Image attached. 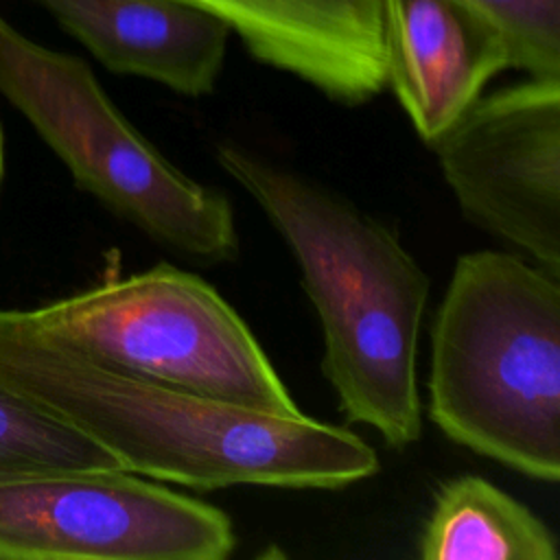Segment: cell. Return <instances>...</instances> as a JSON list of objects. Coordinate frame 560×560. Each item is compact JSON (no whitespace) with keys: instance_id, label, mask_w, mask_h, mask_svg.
I'll return each mask as SVG.
<instances>
[{"instance_id":"obj_1","label":"cell","mask_w":560,"mask_h":560,"mask_svg":"<svg viewBox=\"0 0 560 560\" xmlns=\"http://www.w3.org/2000/svg\"><path fill=\"white\" fill-rule=\"evenodd\" d=\"M0 381L107 448L125 470L201 490L341 488L378 470L346 427L271 413L103 365L0 308Z\"/></svg>"},{"instance_id":"obj_2","label":"cell","mask_w":560,"mask_h":560,"mask_svg":"<svg viewBox=\"0 0 560 560\" xmlns=\"http://www.w3.org/2000/svg\"><path fill=\"white\" fill-rule=\"evenodd\" d=\"M214 155L300 267L324 332L322 372L343 416L372 427L392 448L418 442L427 271L389 225L326 186L234 142H221Z\"/></svg>"},{"instance_id":"obj_3","label":"cell","mask_w":560,"mask_h":560,"mask_svg":"<svg viewBox=\"0 0 560 560\" xmlns=\"http://www.w3.org/2000/svg\"><path fill=\"white\" fill-rule=\"evenodd\" d=\"M429 416L516 472L560 479V284L497 249L462 254L431 326Z\"/></svg>"},{"instance_id":"obj_4","label":"cell","mask_w":560,"mask_h":560,"mask_svg":"<svg viewBox=\"0 0 560 560\" xmlns=\"http://www.w3.org/2000/svg\"><path fill=\"white\" fill-rule=\"evenodd\" d=\"M0 92L96 197L153 243L203 265L238 256L232 201L179 171L109 101L90 66L0 15Z\"/></svg>"},{"instance_id":"obj_5","label":"cell","mask_w":560,"mask_h":560,"mask_svg":"<svg viewBox=\"0 0 560 560\" xmlns=\"http://www.w3.org/2000/svg\"><path fill=\"white\" fill-rule=\"evenodd\" d=\"M24 313L44 335L114 370L271 413H302L241 315L186 269L160 262Z\"/></svg>"},{"instance_id":"obj_6","label":"cell","mask_w":560,"mask_h":560,"mask_svg":"<svg viewBox=\"0 0 560 560\" xmlns=\"http://www.w3.org/2000/svg\"><path fill=\"white\" fill-rule=\"evenodd\" d=\"M230 516L125 468L0 481L4 560H223Z\"/></svg>"},{"instance_id":"obj_7","label":"cell","mask_w":560,"mask_h":560,"mask_svg":"<svg viewBox=\"0 0 560 560\" xmlns=\"http://www.w3.org/2000/svg\"><path fill=\"white\" fill-rule=\"evenodd\" d=\"M429 147L470 223L560 273V79L479 96Z\"/></svg>"},{"instance_id":"obj_8","label":"cell","mask_w":560,"mask_h":560,"mask_svg":"<svg viewBox=\"0 0 560 560\" xmlns=\"http://www.w3.org/2000/svg\"><path fill=\"white\" fill-rule=\"evenodd\" d=\"M385 85L431 144L512 68L501 31L464 0H381Z\"/></svg>"},{"instance_id":"obj_9","label":"cell","mask_w":560,"mask_h":560,"mask_svg":"<svg viewBox=\"0 0 560 560\" xmlns=\"http://www.w3.org/2000/svg\"><path fill=\"white\" fill-rule=\"evenodd\" d=\"M221 15L249 52L324 96L361 105L385 88L381 0H186Z\"/></svg>"},{"instance_id":"obj_10","label":"cell","mask_w":560,"mask_h":560,"mask_svg":"<svg viewBox=\"0 0 560 560\" xmlns=\"http://www.w3.org/2000/svg\"><path fill=\"white\" fill-rule=\"evenodd\" d=\"M105 68L206 96L221 74L232 26L186 0H33Z\"/></svg>"},{"instance_id":"obj_11","label":"cell","mask_w":560,"mask_h":560,"mask_svg":"<svg viewBox=\"0 0 560 560\" xmlns=\"http://www.w3.org/2000/svg\"><path fill=\"white\" fill-rule=\"evenodd\" d=\"M424 560H558L551 529L483 477L446 481L418 540Z\"/></svg>"},{"instance_id":"obj_12","label":"cell","mask_w":560,"mask_h":560,"mask_svg":"<svg viewBox=\"0 0 560 560\" xmlns=\"http://www.w3.org/2000/svg\"><path fill=\"white\" fill-rule=\"evenodd\" d=\"M109 468L122 466L107 448L0 381V481Z\"/></svg>"},{"instance_id":"obj_13","label":"cell","mask_w":560,"mask_h":560,"mask_svg":"<svg viewBox=\"0 0 560 560\" xmlns=\"http://www.w3.org/2000/svg\"><path fill=\"white\" fill-rule=\"evenodd\" d=\"M505 37L512 68L560 79V0H464Z\"/></svg>"},{"instance_id":"obj_14","label":"cell","mask_w":560,"mask_h":560,"mask_svg":"<svg viewBox=\"0 0 560 560\" xmlns=\"http://www.w3.org/2000/svg\"><path fill=\"white\" fill-rule=\"evenodd\" d=\"M2 173H4V149H2V131H0V182H2Z\"/></svg>"}]
</instances>
